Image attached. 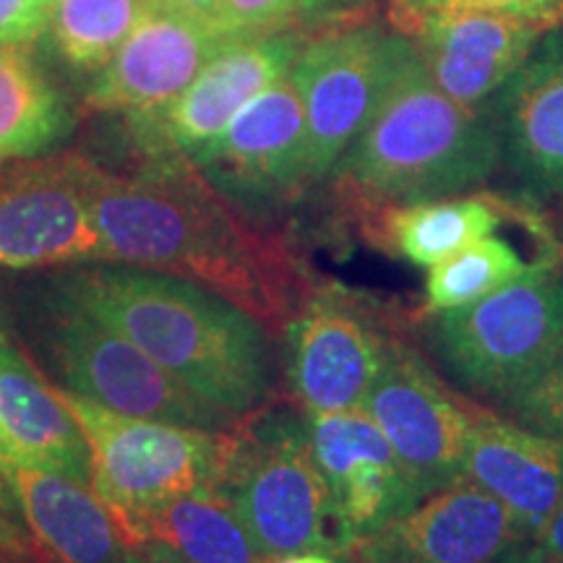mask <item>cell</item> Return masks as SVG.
<instances>
[{"label": "cell", "mask_w": 563, "mask_h": 563, "mask_svg": "<svg viewBox=\"0 0 563 563\" xmlns=\"http://www.w3.org/2000/svg\"><path fill=\"white\" fill-rule=\"evenodd\" d=\"M21 334L60 389L110 410L207 431H228L238 422L194 397L129 336L97 319L51 279L26 295Z\"/></svg>", "instance_id": "cell-5"}, {"label": "cell", "mask_w": 563, "mask_h": 563, "mask_svg": "<svg viewBox=\"0 0 563 563\" xmlns=\"http://www.w3.org/2000/svg\"><path fill=\"white\" fill-rule=\"evenodd\" d=\"M129 553L146 563H266L220 490H194L154 509H110Z\"/></svg>", "instance_id": "cell-22"}, {"label": "cell", "mask_w": 563, "mask_h": 563, "mask_svg": "<svg viewBox=\"0 0 563 563\" xmlns=\"http://www.w3.org/2000/svg\"><path fill=\"white\" fill-rule=\"evenodd\" d=\"M0 464L47 470L91 483V456L79 422L40 382L37 371L0 334Z\"/></svg>", "instance_id": "cell-21"}, {"label": "cell", "mask_w": 563, "mask_h": 563, "mask_svg": "<svg viewBox=\"0 0 563 563\" xmlns=\"http://www.w3.org/2000/svg\"><path fill=\"white\" fill-rule=\"evenodd\" d=\"M144 159L131 173L97 165V264L196 282L235 302L269 334L285 332L313 282L282 232L251 222L154 123H133Z\"/></svg>", "instance_id": "cell-1"}, {"label": "cell", "mask_w": 563, "mask_h": 563, "mask_svg": "<svg viewBox=\"0 0 563 563\" xmlns=\"http://www.w3.org/2000/svg\"><path fill=\"white\" fill-rule=\"evenodd\" d=\"M530 543L538 548L540 553H545L548 559L563 563V493L551 511V517L545 519L543 527L532 534Z\"/></svg>", "instance_id": "cell-32"}, {"label": "cell", "mask_w": 563, "mask_h": 563, "mask_svg": "<svg viewBox=\"0 0 563 563\" xmlns=\"http://www.w3.org/2000/svg\"><path fill=\"white\" fill-rule=\"evenodd\" d=\"M228 40L211 21L154 0L91 84L87 104L131 121H159Z\"/></svg>", "instance_id": "cell-14"}, {"label": "cell", "mask_w": 563, "mask_h": 563, "mask_svg": "<svg viewBox=\"0 0 563 563\" xmlns=\"http://www.w3.org/2000/svg\"><path fill=\"white\" fill-rule=\"evenodd\" d=\"M154 0H55L53 42L76 70H102Z\"/></svg>", "instance_id": "cell-26"}, {"label": "cell", "mask_w": 563, "mask_h": 563, "mask_svg": "<svg viewBox=\"0 0 563 563\" xmlns=\"http://www.w3.org/2000/svg\"><path fill=\"white\" fill-rule=\"evenodd\" d=\"M306 34L282 30L230 37L207 60L170 108L159 115V129L191 157L228 129L232 118L262 91L292 70Z\"/></svg>", "instance_id": "cell-18"}, {"label": "cell", "mask_w": 563, "mask_h": 563, "mask_svg": "<svg viewBox=\"0 0 563 563\" xmlns=\"http://www.w3.org/2000/svg\"><path fill=\"white\" fill-rule=\"evenodd\" d=\"M501 563H559V561L548 559V555L540 553L532 543H525L522 548H517L511 555H506Z\"/></svg>", "instance_id": "cell-34"}, {"label": "cell", "mask_w": 563, "mask_h": 563, "mask_svg": "<svg viewBox=\"0 0 563 563\" xmlns=\"http://www.w3.org/2000/svg\"><path fill=\"white\" fill-rule=\"evenodd\" d=\"M47 279L129 336L201 402L235 420L274 402L272 334L222 295L123 264L60 266Z\"/></svg>", "instance_id": "cell-2"}, {"label": "cell", "mask_w": 563, "mask_h": 563, "mask_svg": "<svg viewBox=\"0 0 563 563\" xmlns=\"http://www.w3.org/2000/svg\"><path fill=\"white\" fill-rule=\"evenodd\" d=\"M311 0H220L217 26L230 37L292 30L295 16Z\"/></svg>", "instance_id": "cell-29"}, {"label": "cell", "mask_w": 563, "mask_h": 563, "mask_svg": "<svg viewBox=\"0 0 563 563\" xmlns=\"http://www.w3.org/2000/svg\"><path fill=\"white\" fill-rule=\"evenodd\" d=\"M21 522L45 563H125L121 530L100 496L47 470L0 464Z\"/></svg>", "instance_id": "cell-20"}, {"label": "cell", "mask_w": 563, "mask_h": 563, "mask_svg": "<svg viewBox=\"0 0 563 563\" xmlns=\"http://www.w3.org/2000/svg\"><path fill=\"white\" fill-rule=\"evenodd\" d=\"M68 131L66 102L37 68L30 45H0V162L37 157Z\"/></svg>", "instance_id": "cell-24"}, {"label": "cell", "mask_w": 563, "mask_h": 563, "mask_svg": "<svg viewBox=\"0 0 563 563\" xmlns=\"http://www.w3.org/2000/svg\"><path fill=\"white\" fill-rule=\"evenodd\" d=\"M462 477L498 498L532 538L563 493V441L477 402Z\"/></svg>", "instance_id": "cell-19"}, {"label": "cell", "mask_w": 563, "mask_h": 563, "mask_svg": "<svg viewBox=\"0 0 563 563\" xmlns=\"http://www.w3.org/2000/svg\"><path fill=\"white\" fill-rule=\"evenodd\" d=\"M415 51L410 37L373 19H350L302 42L292 63L308 129L313 183L327 180Z\"/></svg>", "instance_id": "cell-8"}, {"label": "cell", "mask_w": 563, "mask_h": 563, "mask_svg": "<svg viewBox=\"0 0 563 563\" xmlns=\"http://www.w3.org/2000/svg\"><path fill=\"white\" fill-rule=\"evenodd\" d=\"M548 30L555 26L517 13L467 11L422 19L405 37L443 95L467 108H483Z\"/></svg>", "instance_id": "cell-16"}, {"label": "cell", "mask_w": 563, "mask_h": 563, "mask_svg": "<svg viewBox=\"0 0 563 563\" xmlns=\"http://www.w3.org/2000/svg\"><path fill=\"white\" fill-rule=\"evenodd\" d=\"M55 0H0V45H32L51 26Z\"/></svg>", "instance_id": "cell-30"}, {"label": "cell", "mask_w": 563, "mask_h": 563, "mask_svg": "<svg viewBox=\"0 0 563 563\" xmlns=\"http://www.w3.org/2000/svg\"><path fill=\"white\" fill-rule=\"evenodd\" d=\"M357 220L373 245L422 269H431L464 245L493 235L509 220L540 228L532 211L490 194H462L407 207H384L365 211Z\"/></svg>", "instance_id": "cell-23"}, {"label": "cell", "mask_w": 563, "mask_h": 563, "mask_svg": "<svg viewBox=\"0 0 563 563\" xmlns=\"http://www.w3.org/2000/svg\"><path fill=\"white\" fill-rule=\"evenodd\" d=\"M125 563H146V561H141L139 555H133V553H129V559H125Z\"/></svg>", "instance_id": "cell-36"}, {"label": "cell", "mask_w": 563, "mask_h": 563, "mask_svg": "<svg viewBox=\"0 0 563 563\" xmlns=\"http://www.w3.org/2000/svg\"><path fill=\"white\" fill-rule=\"evenodd\" d=\"M530 534L506 506L467 477L428 493L382 532L340 559L357 563H501Z\"/></svg>", "instance_id": "cell-13"}, {"label": "cell", "mask_w": 563, "mask_h": 563, "mask_svg": "<svg viewBox=\"0 0 563 563\" xmlns=\"http://www.w3.org/2000/svg\"><path fill=\"white\" fill-rule=\"evenodd\" d=\"M97 162L81 152L0 173V269L97 264L91 191Z\"/></svg>", "instance_id": "cell-11"}, {"label": "cell", "mask_w": 563, "mask_h": 563, "mask_svg": "<svg viewBox=\"0 0 563 563\" xmlns=\"http://www.w3.org/2000/svg\"><path fill=\"white\" fill-rule=\"evenodd\" d=\"M498 167L501 144L488 104L467 108L443 95L412 51L329 178L361 217L473 194Z\"/></svg>", "instance_id": "cell-3"}, {"label": "cell", "mask_w": 563, "mask_h": 563, "mask_svg": "<svg viewBox=\"0 0 563 563\" xmlns=\"http://www.w3.org/2000/svg\"><path fill=\"white\" fill-rule=\"evenodd\" d=\"M0 477H3V475H0Z\"/></svg>", "instance_id": "cell-38"}, {"label": "cell", "mask_w": 563, "mask_h": 563, "mask_svg": "<svg viewBox=\"0 0 563 563\" xmlns=\"http://www.w3.org/2000/svg\"><path fill=\"white\" fill-rule=\"evenodd\" d=\"M342 563H357V561H352V559H340Z\"/></svg>", "instance_id": "cell-37"}, {"label": "cell", "mask_w": 563, "mask_h": 563, "mask_svg": "<svg viewBox=\"0 0 563 563\" xmlns=\"http://www.w3.org/2000/svg\"><path fill=\"white\" fill-rule=\"evenodd\" d=\"M475 405L441 382L422 352L399 334L363 410L382 428L415 493L426 498L462 477Z\"/></svg>", "instance_id": "cell-10"}, {"label": "cell", "mask_w": 563, "mask_h": 563, "mask_svg": "<svg viewBox=\"0 0 563 563\" xmlns=\"http://www.w3.org/2000/svg\"><path fill=\"white\" fill-rule=\"evenodd\" d=\"M0 563H45L21 522L3 477H0Z\"/></svg>", "instance_id": "cell-31"}, {"label": "cell", "mask_w": 563, "mask_h": 563, "mask_svg": "<svg viewBox=\"0 0 563 563\" xmlns=\"http://www.w3.org/2000/svg\"><path fill=\"white\" fill-rule=\"evenodd\" d=\"M165 3H170L173 9L191 13L196 19L217 24V5H220V0H165Z\"/></svg>", "instance_id": "cell-33"}, {"label": "cell", "mask_w": 563, "mask_h": 563, "mask_svg": "<svg viewBox=\"0 0 563 563\" xmlns=\"http://www.w3.org/2000/svg\"><path fill=\"white\" fill-rule=\"evenodd\" d=\"M467 11L517 13V16L545 21L551 26L563 24V0H386L389 26L402 34L428 16Z\"/></svg>", "instance_id": "cell-27"}, {"label": "cell", "mask_w": 563, "mask_h": 563, "mask_svg": "<svg viewBox=\"0 0 563 563\" xmlns=\"http://www.w3.org/2000/svg\"><path fill=\"white\" fill-rule=\"evenodd\" d=\"M501 165L527 191L563 203V30H548L488 102Z\"/></svg>", "instance_id": "cell-17"}, {"label": "cell", "mask_w": 563, "mask_h": 563, "mask_svg": "<svg viewBox=\"0 0 563 563\" xmlns=\"http://www.w3.org/2000/svg\"><path fill=\"white\" fill-rule=\"evenodd\" d=\"M506 418L563 441V347L534 382L501 405Z\"/></svg>", "instance_id": "cell-28"}, {"label": "cell", "mask_w": 563, "mask_h": 563, "mask_svg": "<svg viewBox=\"0 0 563 563\" xmlns=\"http://www.w3.org/2000/svg\"><path fill=\"white\" fill-rule=\"evenodd\" d=\"M426 347L475 399L504 405L563 347V269H534L488 298L431 313Z\"/></svg>", "instance_id": "cell-6"}, {"label": "cell", "mask_w": 563, "mask_h": 563, "mask_svg": "<svg viewBox=\"0 0 563 563\" xmlns=\"http://www.w3.org/2000/svg\"><path fill=\"white\" fill-rule=\"evenodd\" d=\"M266 563H342V561L329 553H290V555H279V559H272Z\"/></svg>", "instance_id": "cell-35"}, {"label": "cell", "mask_w": 563, "mask_h": 563, "mask_svg": "<svg viewBox=\"0 0 563 563\" xmlns=\"http://www.w3.org/2000/svg\"><path fill=\"white\" fill-rule=\"evenodd\" d=\"M191 159L241 209L290 201L311 188L306 112L292 76H282L245 104Z\"/></svg>", "instance_id": "cell-12"}, {"label": "cell", "mask_w": 563, "mask_h": 563, "mask_svg": "<svg viewBox=\"0 0 563 563\" xmlns=\"http://www.w3.org/2000/svg\"><path fill=\"white\" fill-rule=\"evenodd\" d=\"M55 389L87 439L89 488L108 509H154L186 493L217 490L228 431L131 418L60 386Z\"/></svg>", "instance_id": "cell-7"}, {"label": "cell", "mask_w": 563, "mask_h": 563, "mask_svg": "<svg viewBox=\"0 0 563 563\" xmlns=\"http://www.w3.org/2000/svg\"><path fill=\"white\" fill-rule=\"evenodd\" d=\"M217 490L266 561L290 553L336 559L347 553L302 412L269 402L228 428Z\"/></svg>", "instance_id": "cell-4"}, {"label": "cell", "mask_w": 563, "mask_h": 563, "mask_svg": "<svg viewBox=\"0 0 563 563\" xmlns=\"http://www.w3.org/2000/svg\"><path fill=\"white\" fill-rule=\"evenodd\" d=\"M306 422L347 551L420 501L382 428L363 407L306 415Z\"/></svg>", "instance_id": "cell-15"}, {"label": "cell", "mask_w": 563, "mask_h": 563, "mask_svg": "<svg viewBox=\"0 0 563 563\" xmlns=\"http://www.w3.org/2000/svg\"><path fill=\"white\" fill-rule=\"evenodd\" d=\"M399 334L376 298L340 282L313 285L282 332L295 402L306 415L361 410Z\"/></svg>", "instance_id": "cell-9"}, {"label": "cell", "mask_w": 563, "mask_h": 563, "mask_svg": "<svg viewBox=\"0 0 563 563\" xmlns=\"http://www.w3.org/2000/svg\"><path fill=\"white\" fill-rule=\"evenodd\" d=\"M553 264L559 262H525L522 253L514 249L506 238H498L493 232V235L464 245V249L428 269V313L470 306V302L488 298V295L498 292L511 282L527 277L530 272Z\"/></svg>", "instance_id": "cell-25"}]
</instances>
